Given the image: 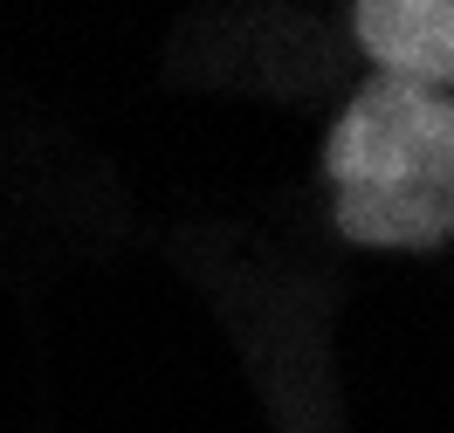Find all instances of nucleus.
Listing matches in <instances>:
<instances>
[{
    "instance_id": "1",
    "label": "nucleus",
    "mask_w": 454,
    "mask_h": 433,
    "mask_svg": "<svg viewBox=\"0 0 454 433\" xmlns=\"http://www.w3.org/2000/svg\"><path fill=\"white\" fill-rule=\"evenodd\" d=\"M338 234L358 248H441L454 234V97L372 76L324 138Z\"/></svg>"
},
{
    "instance_id": "2",
    "label": "nucleus",
    "mask_w": 454,
    "mask_h": 433,
    "mask_svg": "<svg viewBox=\"0 0 454 433\" xmlns=\"http://www.w3.org/2000/svg\"><path fill=\"white\" fill-rule=\"evenodd\" d=\"M351 35L379 76L454 97V0H358Z\"/></svg>"
}]
</instances>
